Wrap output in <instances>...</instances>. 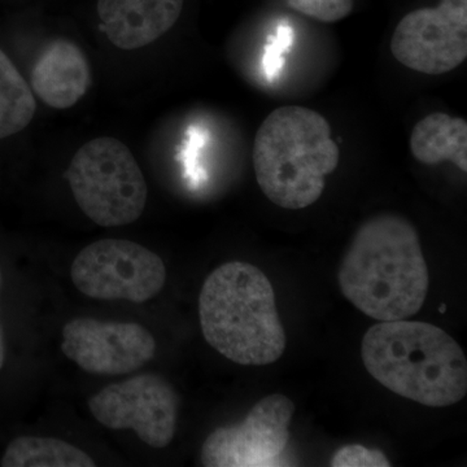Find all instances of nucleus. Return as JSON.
Returning <instances> with one entry per match:
<instances>
[{
	"instance_id": "4",
	"label": "nucleus",
	"mask_w": 467,
	"mask_h": 467,
	"mask_svg": "<svg viewBox=\"0 0 467 467\" xmlns=\"http://www.w3.org/2000/svg\"><path fill=\"white\" fill-rule=\"evenodd\" d=\"M339 158L327 119L306 107L273 110L254 137L257 183L270 202L291 211L321 198L326 177L337 168Z\"/></svg>"
},
{
	"instance_id": "3",
	"label": "nucleus",
	"mask_w": 467,
	"mask_h": 467,
	"mask_svg": "<svg viewBox=\"0 0 467 467\" xmlns=\"http://www.w3.org/2000/svg\"><path fill=\"white\" fill-rule=\"evenodd\" d=\"M202 335L212 348L245 367L282 358L285 334L267 276L247 263H226L202 284L199 296Z\"/></svg>"
},
{
	"instance_id": "9",
	"label": "nucleus",
	"mask_w": 467,
	"mask_h": 467,
	"mask_svg": "<svg viewBox=\"0 0 467 467\" xmlns=\"http://www.w3.org/2000/svg\"><path fill=\"white\" fill-rule=\"evenodd\" d=\"M295 404L284 395H270L257 402L238 425L220 427L205 439L202 463L207 467L279 465L290 441Z\"/></svg>"
},
{
	"instance_id": "2",
	"label": "nucleus",
	"mask_w": 467,
	"mask_h": 467,
	"mask_svg": "<svg viewBox=\"0 0 467 467\" xmlns=\"http://www.w3.org/2000/svg\"><path fill=\"white\" fill-rule=\"evenodd\" d=\"M361 358L389 391L431 408H445L467 393V361L460 344L426 322L382 321L368 328Z\"/></svg>"
},
{
	"instance_id": "7",
	"label": "nucleus",
	"mask_w": 467,
	"mask_h": 467,
	"mask_svg": "<svg viewBox=\"0 0 467 467\" xmlns=\"http://www.w3.org/2000/svg\"><path fill=\"white\" fill-rule=\"evenodd\" d=\"M95 420L109 430H133L140 441L161 450L173 441L180 398L158 374L112 383L88 400Z\"/></svg>"
},
{
	"instance_id": "14",
	"label": "nucleus",
	"mask_w": 467,
	"mask_h": 467,
	"mask_svg": "<svg viewBox=\"0 0 467 467\" xmlns=\"http://www.w3.org/2000/svg\"><path fill=\"white\" fill-rule=\"evenodd\" d=\"M3 467H94L86 451L55 438L20 436L14 439L3 454Z\"/></svg>"
},
{
	"instance_id": "8",
	"label": "nucleus",
	"mask_w": 467,
	"mask_h": 467,
	"mask_svg": "<svg viewBox=\"0 0 467 467\" xmlns=\"http://www.w3.org/2000/svg\"><path fill=\"white\" fill-rule=\"evenodd\" d=\"M393 57L425 75L451 72L467 57V0H441L439 7L410 12L396 26Z\"/></svg>"
},
{
	"instance_id": "13",
	"label": "nucleus",
	"mask_w": 467,
	"mask_h": 467,
	"mask_svg": "<svg viewBox=\"0 0 467 467\" xmlns=\"http://www.w3.org/2000/svg\"><path fill=\"white\" fill-rule=\"evenodd\" d=\"M411 153L426 165L453 162L467 171V122L447 113H432L420 119L410 135Z\"/></svg>"
},
{
	"instance_id": "12",
	"label": "nucleus",
	"mask_w": 467,
	"mask_h": 467,
	"mask_svg": "<svg viewBox=\"0 0 467 467\" xmlns=\"http://www.w3.org/2000/svg\"><path fill=\"white\" fill-rule=\"evenodd\" d=\"M90 82V67L84 52L66 39L50 43L33 67L34 92L51 109L75 106L85 97Z\"/></svg>"
},
{
	"instance_id": "15",
	"label": "nucleus",
	"mask_w": 467,
	"mask_h": 467,
	"mask_svg": "<svg viewBox=\"0 0 467 467\" xmlns=\"http://www.w3.org/2000/svg\"><path fill=\"white\" fill-rule=\"evenodd\" d=\"M36 99L26 79L0 50V140L17 134L32 122Z\"/></svg>"
},
{
	"instance_id": "6",
	"label": "nucleus",
	"mask_w": 467,
	"mask_h": 467,
	"mask_svg": "<svg viewBox=\"0 0 467 467\" xmlns=\"http://www.w3.org/2000/svg\"><path fill=\"white\" fill-rule=\"evenodd\" d=\"M73 285L97 300L146 303L167 282V267L155 252L124 239H103L79 252L70 269Z\"/></svg>"
},
{
	"instance_id": "17",
	"label": "nucleus",
	"mask_w": 467,
	"mask_h": 467,
	"mask_svg": "<svg viewBox=\"0 0 467 467\" xmlns=\"http://www.w3.org/2000/svg\"><path fill=\"white\" fill-rule=\"evenodd\" d=\"M333 467H389L391 462L382 451L368 450L362 445H347L334 454Z\"/></svg>"
},
{
	"instance_id": "20",
	"label": "nucleus",
	"mask_w": 467,
	"mask_h": 467,
	"mask_svg": "<svg viewBox=\"0 0 467 467\" xmlns=\"http://www.w3.org/2000/svg\"><path fill=\"white\" fill-rule=\"evenodd\" d=\"M442 306V308H441V312L444 313L445 312V306Z\"/></svg>"
},
{
	"instance_id": "16",
	"label": "nucleus",
	"mask_w": 467,
	"mask_h": 467,
	"mask_svg": "<svg viewBox=\"0 0 467 467\" xmlns=\"http://www.w3.org/2000/svg\"><path fill=\"white\" fill-rule=\"evenodd\" d=\"M295 11L322 23H337L348 16L353 0H287Z\"/></svg>"
},
{
	"instance_id": "1",
	"label": "nucleus",
	"mask_w": 467,
	"mask_h": 467,
	"mask_svg": "<svg viewBox=\"0 0 467 467\" xmlns=\"http://www.w3.org/2000/svg\"><path fill=\"white\" fill-rule=\"evenodd\" d=\"M337 281L346 299L368 317L382 322L417 315L430 275L416 227L399 214L368 218L344 254Z\"/></svg>"
},
{
	"instance_id": "11",
	"label": "nucleus",
	"mask_w": 467,
	"mask_h": 467,
	"mask_svg": "<svg viewBox=\"0 0 467 467\" xmlns=\"http://www.w3.org/2000/svg\"><path fill=\"white\" fill-rule=\"evenodd\" d=\"M184 0H99L98 15L107 38L121 50H137L168 33Z\"/></svg>"
},
{
	"instance_id": "10",
	"label": "nucleus",
	"mask_w": 467,
	"mask_h": 467,
	"mask_svg": "<svg viewBox=\"0 0 467 467\" xmlns=\"http://www.w3.org/2000/svg\"><path fill=\"white\" fill-rule=\"evenodd\" d=\"M61 350L88 373L122 376L142 368L155 356L156 340L135 322L75 318L63 327Z\"/></svg>"
},
{
	"instance_id": "18",
	"label": "nucleus",
	"mask_w": 467,
	"mask_h": 467,
	"mask_svg": "<svg viewBox=\"0 0 467 467\" xmlns=\"http://www.w3.org/2000/svg\"><path fill=\"white\" fill-rule=\"evenodd\" d=\"M294 42V30L288 26H281L275 36H270L266 43L264 55V70L270 81L279 75L284 67V57Z\"/></svg>"
},
{
	"instance_id": "5",
	"label": "nucleus",
	"mask_w": 467,
	"mask_h": 467,
	"mask_svg": "<svg viewBox=\"0 0 467 467\" xmlns=\"http://www.w3.org/2000/svg\"><path fill=\"white\" fill-rule=\"evenodd\" d=\"M66 177L76 202L97 225L133 223L147 204L146 178L133 153L116 138H95L77 150Z\"/></svg>"
},
{
	"instance_id": "19",
	"label": "nucleus",
	"mask_w": 467,
	"mask_h": 467,
	"mask_svg": "<svg viewBox=\"0 0 467 467\" xmlns=\"http://www.w3.org/2000/svg\"><path fill=\"white\" fill-rule=\"evenodd\" d=\"M3 290V273L2 267H0V294ZM5 364V330H3L2 319H0V371Z\"/></svg>"
}]
</instances>
